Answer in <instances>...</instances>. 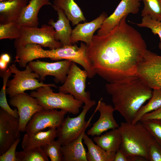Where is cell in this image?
Masks as SVG:
<instances>
[{"label": "cell", "mask_w": 161, "mask_h": 161, "mask_svg": "<svg viewBox=\"0 0 161 161\" xmlns=\"http://www.w3.org/2000/svg\"><path fill=\"white\" fill-rule=\"evenodd\" d=\"M124 17L107 34L94 35L86 55L96 74L108 82L136 75L147 50L141 34Z\"/></svg>", "instance_id": "6da1fadb"}, {"label": "cell", "mask_w": 161, "mask_h": 161, "mask_svg": "<svg viewBox=\"0 0 161 161\" xmlns=\"http://www.w3.org/2000/svg\"><path fill=\"white\" fill-rule=\"evenodd\" d=\"M115 111L132 123L143 104L151 98L152 89L137 75L108 82L105 85Z\"/></svg>", "instance_id": "7a4b0ae2"}, {"label": "cell", "mask_w": 161, "mask_h": 161, "mask_svg": "<svg viewBox=\"0 0 161 161\" xmlns=\"http://www.w3.org/2000/svg\"><path fill=\"white\" fill-rule=\"evenodd\" d=\"M118 128L122 138L120 148L127 157L140 156L149 161V147L155 139L142 123L121 122Z\"/></svg>", "instance_id": "3957f363"}, {"label": "cell", "mask_w": 161, "mask_h": 161, "mask_svg": "<svg viewBox=\"0 0 161 161\" xmlns=\"http://www.w3.org/2000/svg\"><path fill=\"white\" fill-rule=\"evenodd\" d=\"M51 87L50 86L40 87L31 92L30 95L36 98L45 109H60L74 115L79 113L83 103L70 94L54 92Z\"/></svg>", "instance_id": "277c9868"}, {"label": "cell", "mask_w": 161, "mask_h": 161, "mask_svg": "<svg viewBox=\"0 0 161 161\" xmlns=\"http://www.w3.org/2000/svg\"><path fill=\"white\" fill-rule=\"evenodd\" d=\"M84 103L82 110L79 115L74 117L68 116L64 118L60 126L57 129L58 140L62 145L76 139L90 126L91 121L97 109L96 108L87 121H85L86 116L89 110L95 105L96 102L91 100Z\"/></svg>", "instance_id": "5b68a950"}, {"label": "cell", "mask_w": 161, "mask_h": 161, "mask_svg": "<svg viewBox=\"0 0 161 161\" xmlns=\"http://www.w3.org/2000/svg\"><path fill=\"white\" fill-rule=\"evenodd\" d=\"M87 47L86 44L81 42L79 47L75 44L53 49H43L41 55L43 58H49L54 61L66 60L78 64L87 72L88 78H91L96 73L87 57Z\"/></svg>", "instance_id": "8992f818"}, {"label": "cell", "mask_w": 161, "mask_h": 161, "mask_svg": "<svg viewBox=\"0 0 161 161\" xmlns=\"http://www.w3.org/2000/svg\"><path fill=\"white\" fill-rule=\"evenodd\" d=\"M54 28L46 24L42 25L40 28L21 26V36L14 42L15 47L16 49L29 44H38L50 49L60 47L62 46L56 40Z\"/></svg>", "instance_id": "52a82bcc"}, {"label": "cell", "mask_w": 161, "mask_h": 161, "mask_svg": "<svg viewBox=\"0 0 161 161\" xmlns=\"http://www.w3.org/2000/svg\"><path fill=\"white\" fill-rule=\"evenodd\" d=\"M25 67L24 70L20 71L14 63L9 66L10 71L14 74V78L8 80L6 90L7 94L10 98L24 93L26 91L36 90L42 86H50L57 87L54 84L44 83L41 81L39 82L37 79L40 78L39 75L32 71L28 64Z\"/></svg>", "instance_id": "ba28073f"}, {"label": "cell", "mask_w": 161, "mask_h": 161, "mask_svg": "<svg viewBox=\"0 0 161 161\" xmlns=\"http://www.w3.org/2000/svg\"><path fill=\"white\" fill-rule=\"evenodd\" d=\"M87 77V72L72 62L65 82L59 87V91L70 94L76 99L85 103L91 100L90 92L85 91Z\"/></svg>", "instance_id": "9c48e42d"}, {"label": "cell", "mask_w": 161, "mask_h": 161, "mask_svg": "<svg viewBox=\"0 0 161 161\" xmlns=\"http://www.w3.org/2000/svg\"><path fill=\"white\" fill-rule=\"evenodd\" d=\"M136 75L152 89L161 88V55L147 50Z\"/></svg>", "instance_id": "30bf717a"}, {"label": "cell", "mask_w": 161, "mask_h": 161, "mask_svg": "<svg viewBox=\"0 0 161 161\" xmlns=\"http://www.w3.org/2000/svg\"><path fill=\"white\" fill-rule=\"evenodd\" d=\"M67 113L64 110L43 109L33 115L26 126L25 132L32 134L47 128L57 129L61 125Z\"/></svg>", "instance_id": "8fae6325"}, {"label": "cell", "mask_w": 161, "mask_h": 161, "mask_svg": "<svg viewBox=\"0 0 161 161\" xmlns=\"http://www.w3.org/2000/svg\"><path fill=\"white\" fill-rule=\"evenodd\" d=\"M72 61L68 60L48 62L39 60L28 63L32 71L39 76L41 81L48 75L54 77V81L57 83H63L65 81Z\"/></svg>", "instance_id": "7c38bea8"}, {"label": "cell", "mask_w": 161, "mask_h": 161, "mask_svg": "<svg viewBox=\"0 0 161 161\" xmlns=\"http://www.w3.org/2000/svg\"><path fill=\"white\" fill-rule=\"evenodd\" d=\"M10 103L17 109L19 130L22 132H25L26 126L33 115L44 109L36 98L25 93L11 97Z\"/></svg>", "instance_id": "4fadbf2b"}, {"label": "cell", "mask_w": 161, "mask_h": 161, "mask_svg": "<svg viewBox=\"0 0 161 161\" xmlns=\"http://www.w3.org/2000/svg\"><path fill=\"white\" fill-rule=\"evenodd\" d=\"M18 118L0 109V155L4 153L19 138Z\"/></svg>", "instance_id": "5bb4252c"}, {"label": "cell", "mask_w": 161, "mask_h": 161, "mask_svg": "<svg viewBox=\"0 0 161 161\" xmlns=\"http://www.w3.org/2000/svg\"><path fill=\"white\" fill-rule=\"evenodd\" d=\"M141 0H121L113 13L104 20L97 35H105L113 29L125 16L138 13Z\"/></svg>", "instance_id": "9a60e30c"}, {"label": "cell", "mask_w": 161, "mask_h": 161, "mask_svg": "<svg viewBox=\"0 0 161 161\" xmlns=\"http://www.w3.org/2000/svg\"><path fill=\"white\" fill-rule=\"evenodd\" d=\"M96 108L100 113V117L87 131L86 134L88 136L100 135L109 129L118 128L119 126L114 119L113 113L115 110L112 106L106 104L101 98L99 100Z\"/></svg>", "instance_id": "2e32d148"}, {"label": "cell", "mask_w": 161, "mask_h": 161, "mask_svg": "<svg viewBox=\"0 0 161 161\" xmlns=\"http://www.w3.org/2000/svg\"><path fill=\"white\" fill-rule=\"evenodd\" d=\"M107 16L105 12L101 13L98 17L89 22L78 23L72 30L71 36L72 44L78 41L83 42L89 45L91 42L94 33L99 29Z\"/></svg>", "instance_id": "e0dca14e"}, {"label": "cell", "mask_w": 161, "mask_h": 161, "mask_svg": "<svg viewBox=\"0 0 161 161\" xmlns=\"http://www.w3.org/2000/svg\"><path fill=\"white\" fill-rule=\"evenodd\" d=\"M52 7L57 13L58 19L56 22H55L51 19L49 20L48 24L55 29L56 40H59L62 46L72 45L71 36L72 30L70 24V20L62 10Z\"/></svg>", "instance_id": "ac0fdd59"}, {"label": "cell", "mask_w": 161, "mask_h": 161, "mask_svg": "<svg viewBox=\"0 0 161 161\" xmlns=\"http://www.w3.org/2000/svg\"><path fill=\"white\" fill-rule=\"evenodd\" d=\"M28 0H7L0 2V24L17 22Z\"/></svg>", "instance_id": "d6986e66"}, {"label": "cell", "mask_w": 161, "mask_h": 161, "mask_svg": "<svg viewBox=\"0 0 161 161\" xmlns=\"http://www.w3.org/2000/svg\"><path fill=\"white\" fill-rule=\"evenodd\" d=\"M52 5L49 0H30L17 23L21 26L38 27L39 24L38 15L40 10L44 5Z\"/></svg>", "instance_id": "ffe728a7"}, {"label": "cell", "mask_w": 161, "mask_h": 161, "mask_svg": "<svg viewBox=\"0 0 161 161\" xmlns=\"http://www.w3.org/2000/svg\"><path fill=\"white\" fill-rule=\"evenodd\" d=\"M57 137V131L55 128H49L47 131L32 134L26 133L21 142L22 148L24 150L42 147L54 140Z\"/></svg>", "instance_id": "44dd1931"}, {"label": "cell", "mask_w": 161, "mask_h": 161, "mask_svg": "<svg viewBox=\"0 0 161 161\" xmlns=\"http://www.w3.org/2000/svg\"><path fill=\"white\" fill-rule=\"evenodd\" d=\"M85 132L83 131L74 140L61 145L63 161H87L86 150L83 143Z\"/></svg>", "instance_id": "7402d4cb"}, {"label": "cell", "mask_w": 161, "mask_h": 161, "mask_svg": "<svg viewBox=\"0 0 161 161\" xmlns=\"http://www.w3.org/2000/svg\"><path fill=\"white\" fill-rule=\"evenodd\" d=\"M93 142L105 150L116 153L120 149L122 138L118 129H112L101 135L94 136Z\"/></svg>", "instance_id": "603a6c76"}, {"label": "cell", "mask_w": 161, "mask_h": 161, "mask_svg": "<svg viewBox=\"0 0 161 161\" xmlns=\"http://www.w3.org/2000/svg\"><path fill=\"white\" fill-rule=\"evenodd\" d=\"M52 6L62 10L73 25L86 20L82 10L74 0H54Z\"/></svg>", "instance_id": "cb8c5ba5"}, {"label": "cell", "mask_w": 161, "mask_h": 161, "mask_svg": "<svg viewBox=\"0 0 161 161\" xmlns=\"http://www.w3.org/2000/svg\"><path fill=\"white\" fill-rule=\"evenodd\" d=\"M83 139L87 148L86 153L87 161H114L115 153L107 151L95 144L85 132Z\"/></svg>", "instance_id": "d4e9b609"}, {"label": "cell", "mask_w": 161, "mask_h": 161, "mask_svg": "<svg viewBox=\"0 0 161 161\" xmlns=\"http://www.w3.org/2000/svg\"><path fill=\"white\" fill-rule=\"evenodd\" d=\"M153 89L152 96L149 102L140 109L132 123L136 124L145 114L161 108V88Z\"/></svg>", "instance_id": "484cf974"}, {"label": "cell", "mask_w": 161, "mask_h": 161, "mask_svg": "<svg viewBox=\"0 0 161 161\" xmlns=\"http://www.w3.org/2000/svg\"><path fill=\"white\" fill-rule=\"evenodd\" d=\"M16 157L18 161H48L49 159L41 147L24 149L16 152Z\"/></svg>", "instance_id": "4316f807"}, {"label": "cell", "mask_w": 161, "mask_h": 161, "mask_svg": "<svg viewBox=\"0 0 161 161\" xmlns=\"http://www.w3.org/2000/svg\"><path fill=\"white\" fill-rule=\"evenodd\" d=\"M144 6L141 15L149 16L152 18L161 21V0H141Z\"/></svg>", "instance_id": "83f0119b"}, {"label": "cell", "mask_w": 161, "mask_h": 161, "mask_svg": "<svg viewBox=\"0 0 161 161\" xmlns=\"http://www.w3.org/2000/svg\"><path fill=\"white\" fill-rule=\"evenodd\" d=\"M11 75L9 72H5L1 74V76L3 78V85L0 92V106L2 109L6 112L13 117L18 118L19 115L17 109L13 110L8 105L6 97V86L8 79Z\"/></svg>", "instance_id": "f1b7e54d"}, {"label": "cell", "mask_w": 161, "mask_h": 161, "mask_svg": "<svg viewBox=\"0 0 161 161\" xmlns=\"http://www.w3.org/2000/svg\"><path fill=\"white\" fill-rule=\"evenodd\" d=\"M21 26L17 22L0 24V39L19 38L21 35Z\"/></svg>", "instance_id": "f546056e"}, {"label": "cell", "mask_w": 161, "mask_h": 161, "mask_svg": "<svg viewBox=\"0 0 161 161\" xmlns=\"http://www.w3.org/2000/svg\"><path fill=\"white\" fill-rule=\"evenodd\" d=\"M61 145L58 140H54L41 148L45 155L50 158L51 161H63L61 150Z\"/></svg>", "instance_id": "4dcf8cb0"}, {"label": "cell", "mask_w": 161, "mask_h": 161, "mask_svg": "<svg viewBox=\"0 0 161 161\" xmlns=\"http://www.w3.org/2000/svg\"><path fill=\"white\" fill-rule=\"evenodd\" d=\"M140 122L161 146V119H152Z\"/></svg>", "instance_id": "1f68e13d"}, {"label": "cell", "mask_w": 161, "mask_h": 161, "mask_svg": "<svg viewBox=\"0 0 161 161\" xmlns=\"http://www.w3.org/2000/svg\"><path fill=\"white\" fill-rule=\"evenodd\" d=\"M139 27L150 29L154 35H157L160 39L159 47L161 49V21L152 18L149 16L143 17L140 23H136Z\"/></svg>", "instance_id": "d6a6232c"}, {"label": "cell", "mask_w": 161, "mask_h": 161, "mask_svg": "<svg viewBox=\"0 0 161 161\" xmlns=\"http://www.w3.org/2000/svg\"><path fill=\"white\" fill-rule=\"evenodd\" d=\"M21 141L17 138L9 149L4 154L0 155V161H18L16 156V149Z\"/></svg>", "instance_id": "836d02e7"}, {"label": "cell", "mask_w": 161, "mask_h": 161, "mask_svg": "<svg viewBox=\"0 0 161 161\" xmlns=\"http://www.w3.org/2000/svg\"><path fill=\"white\" fill-rule=\"evenodd\" d=\"M148 155L150 161H161V146L155 140L149 147Z\"/></svg>", "instance_id": "e575fe53"}, {"label": "cell", "mask_w": 161, "mask_h": 161, "mask_svg": "<svg viewBox=\"0 0 161 161\" xmlns=\"http://www.w3.org/2000/svg\"><path fill=\"white\" fill-rule=\"evenodd\" d=\"M152 119H161V108L145 114L142 117L140 121H142Z\"/></svg>", "instance_id": "d590c367"}, {"label": "cell", "mask_w": 161, "mask_h": 161, "mask_svg": "<svg viewBox=\"0 0 161 161\" xmlns=\"http://www.w3.org/2000/svg\"><path fill=\"white\" fill-rule=\"evenodd\" d=\"M114 161H128L127 157L120 148L115 153Z\"/></svg>", "instance_id": "8d00e7d4"}, {"label": "cell", "mask_w": 161, "mask_h": 161, "mask_svg": "<svg viewBox=\"0 0 161 161\" xmlns=\"http://www.w3.org/2000/svg\"><path fill=\"white\" fill-rule=\"evenodd\" d=\"M11 58L10 55L7 53H3L2 54L0 57V60L3 61L8 64L10 62Z\"/></svg>", "instance_id": "74e56055"}, {"label": "cell", "mask_w": 161, "mask_h": 161, "mask_svg": "<svg viewBox=\"0 0 161 161\" xmlns=\"http://www.w3.org/2000/svg\"><path fill=\"white\" fill-rule=\"evenodd\" d=\"M7 0H0V2L4 1Z\"/></svg>", "instance_id": "f35d334b"}]
</instances>
